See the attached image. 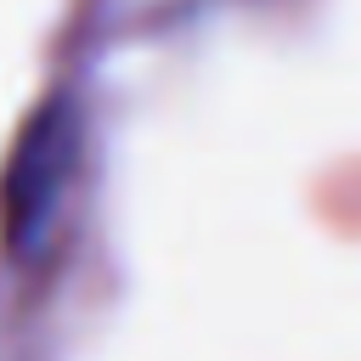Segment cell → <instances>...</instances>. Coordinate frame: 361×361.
<instances>
[{"label": "cell", "instance_id": "cell-1", "mask_svg": "<svg viewBox=\"0 0 361 361\" xmlns=\"http://www.w3.org/2000/svg\"><path fill=\"white\" fill-rule=\"evenodd\" d=\"M73 164H79V107L68 96H51L23 124V135L6 158V175H0V231L17 259L45 243L56 203L73 180Z\"/></svg>", "mask_w": 361, "mask_h": 361}]
</instances>
